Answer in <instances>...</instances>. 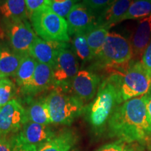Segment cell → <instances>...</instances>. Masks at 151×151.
<instances>
[{
  "label": "cell",
  "instance_id": "5",
  "mask_svg": "<svg viewBox=\"0 0 151 151\" xmlns=\"http://www.w3.org/2000/svg\"><path fill=\"white\" fill-rule=\"evenodd\" d=\"M51 123L70 125L84 112V103L71 93L55 88L46 97Z\"/></svg>",
  "mask_w": 151,
  "mask_h": 151
},
{
  "label": "cell",
  "instance_id": "12",
  "mask_svg": "<svg viewBox=\"0 0 151 151\" xmlns=\"http://www.w3.org/2000/svg\"><path fill=\"white\" fill-rule=\"evenodd\" d=\"M69 47L67 42L46 41L37 37L29 49V55L38 62L50 65L52 67L60 51L69 48Z\"/></svg>",
  "mask_w": 151,
  "mask_h": 151
},
{
  "label": "cell",
  "instance_id": "1",
  "mask_svg": "<svg viewBox=\"0 0 151 151\" xmlns=\"http://www.w3.org/2000/svg\"><path fill=\"white\" fill-rule=\"evenodd\" d=\"M109 137L128 143H143L151 136V124L147 116L144 95L124 101L109 119Z\"/></svg>",
  "mask_w": 151,
  "mask_h": 151
},
{
  "label": "cell",
  "instance_id": "21",
  "mask_svg": "<svg viewBox=\"0 0 151 151\" xmlns=\"http://www.w3.org/2000/svg\"><path fill=\"white\" fill-rule=\"evenodd\" d=\"M37 61L30 55L27 54L22 59L16 75V82L20 88H23L29 83L33 78Z\"/></svg>",
  "mask_w": 151,
  "mask_h": 151
},
{
  "label": "cell",
  "instance_id": "23",
  "mask_svg": "<svg viewBox=\"0 0 151 151\" xmlns=\"http://www.w3.org/2000/svg\"><path fill=\"white\" fill-rule=\"evenodd\" d=\"M151 14V0H133L120 22L126 20H139Z\"/></svg>",
  "mask_w": 151,
  "mask_h": 151
},
{
  "label": "cell",
  "instance_id": "17",
  "mask_svg": "<svg viewBox=\"0 0 151 151\" xmlns=\"http://www.w3.org/2000/svg\"><path fill=\"white\" fill-rule=\"evenodd\" d=\"M77 141V136L73 131L65 129L56 134L50 140L38 148L37 151H70Z\"/></svg>",
  "mask_w": 151,
  "mask_h": 151
},
{
  "label": "cell",
  "instance_id": "2",
  "mask_svg": "<svg viewBox=\"0 0 151 151\" xmlns=\"http://www.w3.org/2000/svg\"><path fill=\"white\" fill-rule=\"evenodd\" d=\"M121 104L116 76L113 73L100 83L93 101L84 109L87 121L95 133L104 131L111 115Z\"/></svg>",
  "mask_w": 151,
  "mask_h": 151
},
{
  "label": "cell",
  "instance_id": "11",
  "mask_svg": "<svg viewBox=\"0 0 151 151\" xmlns=\"http://www.w3.org/2000/svg\"><path fill=\"white\" fill-rule=\"evenodd\" d=\"M101 78L92 70L81 69L73 79L70 92L83 103L93 99L100 86Z\"/></svg>",
  "mask_w": 151,
  "mask_h": 151
},
{
  "label": "cell",
  "instance_id": "4",
  "mask_svg": "<svg viewBox=\"0 0 151 151\" xmlns=\"http://www.w3.org/2000/svg\"><path fill=\"white\" fill-rule=\"evenodd\" d=\"M34 31L41 39L46 41H70L67 20L44 4L30 16Z\"/></svg>",
  "mask_w": 151,
  "mask_h": 151
},
{
  "label": "cell",
  "instance_id": "3",
  "mask_svg": "<svg viewBox=\"0 0 151 151\" xmlns=\"http://www.w3.org/2000/svg\"><path fill=\"white\" fill-rule=\"evenodd\" d=\"M133 59L129 40L120 34L109 32L102 48L92 60V71L109 73H122L127 69Z\"/></svg>",
  "mask_w": 151,
  "mask_h": 151
},
{
  "label": "cell",
  "instance_id": "25",
  "mask_svg": "<svg viewBox=\"0 0 151 151\" xmlns=\"http://www.w3.org/2000/svg\"><path fill=\"white\" fill-rule=\"evenodd\" d=\"M16 94V85L10 79L6 78L0 83V107H3L14 98Z\"/></svg>",
  "mask_w": 151,
  "mask_h": 151
},
{
  "label": "cell",
  "instance_id": "15",
  "mask_svg": "<svg viewBox=\"0 0 151 151\" xmlns=\"http://www.w3.org/2000/svg\"><path fill=\"white\" fill-rule=\"evenodd\" d=\"M150 40L151 14L138 20L137 27L129 40L133 52V61L141 60L143 52Z\"/></svg>",
  "mask_w": 151,
  "mask_h": 151
},
{
  "label": "cell",
  "instance_id": "30",
  "mask_svg": "<svg viewBox=\"0 0 151 151\" xmlns=\"http://www.w3.org/2000/svg\"><path fill=\"white\" fill-rule=\"evenodd\" d=\"M141 62L151 76V40L143 52Z\"/></svg>",
  "mask_w": 151,
  "mask_h": 151
},
{
  "label": "cell",
  "instance_id": "6",
  "mask_svg": "<svg viewBox=\"0 0 151 151\" xmlns=\"http://www.w3.org/2000/svg\"><path fill=\"white\" fill-rule=\"evenodd\" d=\"M122 103L147 94L151 87V76L141 60L133 61L122 73H116Z\"/></svg>",
  "mask_w": 151,
  "mask_h": 151
},
{
  "label": "cell",
  "instance_id": "8",
  "mask_svg": "<svg viewBox=\"0 0 151 151\" xmlns=\"http://www.w3.org/2000/svg\"><path fill=\"white\" fill-rule=\"evenodd\" d=\"M78 71V60L72 50L68 48L62 50L52 66L54 88L66 92L70 90L71 82Z\"/></svg>",
  "mask_w": 151,
  "mask_h": 151
},
{
  "label": "cell",
  "instance_id": "31",
  "mask_svg": "<svg viewBox=\"0 0 151 151\" xmlns=\"http://www.w3.org/2000/svg\"><path fill=\"white\" fill-rule=\"evenodd\" d=\"M14 136L0 139V151H13Z\"/></svg>",
  "mask_w": 151,
  "mask_h": 151
},
{
  "label": "cell",
  "instance_id": "19",
  "mask_svg": "<svg viewBox=\"0 0 151 151\" xmlns=\"http://www.w3.org/2000/svg\"><path fill=\"white\" fill-rule=\"evenodd\" d=\"M0 15L2 20L27 19L25 0H0Z\"/></svg>",
  "mask_w": 151,
  "mask_h": 151
},
{
  "label": "cell",
  "instance_id": "10",
  "mask_svg": "<svg viewBox=\"0 0 151 151\" xmlns=\"http://www.w3.org/2000/svg\"><path fill=\"white\" fill-rule=\"evenodd\" d=\"M67 18L69 35L86 34L97 26L98 16L83 3L73 6Z\"/></svg>",
  "mask_w": 151,
  "mask_h": 151
},
{
  "label": "cell",
  "instance_id": "22",
  "mask_svg": "<svg viewBox=\"0 0 151 151\" xmlns=\"http://www.w3.org/2000/svg\"><path fill=\"white\" fill-rule=\"evenodd\" d=\"M71 48L78 60H81L83 63L92 61L93 59L94 55L88 43L86 34L73 35Z\"/></svg>",
  "mask_w": 151,
  "mask_h": 151
},
{
  "label": "cell",
  "instance_id": "27",
  "mask_svg": "<svg viewBox=\"0 0 151 151\" xmlns=\"http://www.w3.org/2000/svg\"><path fill=\"white\" fill-rule=\"evenodd\" d=\"M117 0H83V3L97 16Z\"/></svg>",
  "mask_w": 151,
  "mask_h": 151
},
{
  "label": "cell",
  "instance_id": "16",
  "mask_svg": "<svg viewBox=\"0 0 151 151\" xmlns=\"http://www.w3.org/2000/svg\"><path fill=\"white\" fill-rule=\"evenodd\" d=\"M133 0H117L98 16L97 25L110 29L120 22Z\"/></svg>",
  "mask_w": 151,
  "mask_h": 151
},
{
  "label": "cell",
  "instance_id": "9",
  "mask_svg": "<svg viewBox=\"0 0 151 151\" xmlns=\"http://www.w3.org/2000/svg\"><path fill=\"white\" fill-rule=\"evenodd\" d=\"M26 122L25 109L18 100H11L0 110V139L18 134Z\"/></svg>",
  "mask_w": 151,
  "mask_h": 151
},
{
  "label": "cell",
  "instance_id": "29",
  "mask_svg": "<svg viewBox=\"0 0 151 151\" xmlns=\"http://www.w3.org/2000/svg\"><path fill=\"white\" fill-rule=\"evenodd\" d=\"M13 151H37L36 146L25 143L19 139L18 134L14 135V150Z\"/></svg>",
  "mask_w": 151,
  "mask_h": 151
},
{
  "label": "cell",
  "instance_id": "7",
  "mask_svg": "<svg viewBox=\"0 0 151 151\" xmlns=\"http://www.w3.org/2000/svg\"><path fill=\"white\" fill-rule=\"evenodd\" d=\"M11 49L22 55L29 50L37 37L27 19L2 20Z\"/></svg>",
  "mask_w": 151,
  "mask_h": 151
},
{
  "label": "cell",
  "instance_id": "28",
  "mask_svg": "<svg viewBox=\"0 0 151 151\" xmlns=\"http://www.w3.org/2000/svg\"><path fill=\"white\" fill-rule=\"evenodd\" d=\"M95 151H137L132 146V143H128L121 140H117L113 142L104 145Z\"/></svg>",
  "mask_w": 151,
  "mask_h": 151
},
{
  "label": "cell",
  "instance_id": "20",
  "mask_svg": "<svg viewBox=\"0 0 151 151\" xmlns=\"http://www.w3.org/2000/svg\"><path fill=\"white\" fill-rule=\"evenodd\" d=\"M25 55L17 53L9 48L0 49V73L6 77L16 75Z\"/></svg>",
  "mask_w": 151,
  "mask_h": 151
},
{
  "label": "cell",
  "instance_id": "14",
  "mask_svg": "<svg viewBox=\"0 0 151 151\" xmlns=\"http://www.w3.org/2000/svg\"><path fill=\"white\" fill-rule=\"evenodd\" d=\"M17 134L23 142L36 146L38 149L56 134L48 125L27 121Z\"/></svg>",
  "mask_w": 151,
  "mask_h": 151
},
{
  "label": "cell",
  "instance_id": "35",
  "mask_svg": "<svg viewBox=\"0 0 151 151\" xmlns=\"http://www.w3.org/2000/svg\"><path fill=\"white\" fill-rule=\"evenodd\" d=\"M0 110H1V107H0Z\"/></svg>",
  "mask_w": 151,
  "mask_h": 151
},
{
  "label": "cell",
  "instance_id": "26",
  "mask_svg": "<svg viewBox=\"0 0 151 151\" xmlns=\"http://www.w3.org/2000/svg\"><path fill=\"white\" fill-rule=\"evenodd\" d=\"M81 0H47L46 4L57 14L63 18L67 16L68 14L74 5Z\"/></svg>",
  "mask_w": 151,
  "mask_h": 151
},
{
  "label": "cell",
  "instance_id": "18",
  "mask_svg": "<svg viewBox=\"0 0 151 151\" xmlns=\"http://www.w3.org/2000/svg\"><path fill=\"white\" fill-rule=\"evenodd\" d=\"M27 121L48 125L51 123L50 111L46 97L32 101L25 109Z\"/></svg>",
  "mask_w": 151,
  "mask_h": 151
},
{
  "label": "cell",
  "instance_id": "34",
  "mask_svg": "<svg viewBox=\"0 0 151 151\" xmlns=\"http://www.w3.org/2000/svg\"><path fill=\"white\" fill-rule=\"evenodd\" d=\"M149 148H150V150H151V141H150V145H149Z\"/></svg>",
  "mask_w": 151,
  "mask_h": 151
},
{
  "label": "cell",
  "instance_id": "32",
  "mask_svg": "<svg viewBox=\"0 0 151 151\" xmlns=\"http://www.w3.org/2000/svg\"><path fill=\"white\" fill-rule=\"evenodd\" d=\"M144 97L145 103H146L147 116H148V120L151 124V87L148 93L144 94Z\"/></svg>",
  "mask_w": 151,
  "mask_h": 151
},
{
  "label": "cell",
  "instance_id": "13",
  "mask_svg": "<svg viewBox=\"0 0 151 151\" xmlns=\"http://www.w3.org/2000/svg\"><path fill=\"white\" fill-rule=\"evenodd\" d=\"M52 86H53L52 67L37 62L33 78L27 86L21 88V91L26 97L31 98Z\"/></svg>",
  "mask_w": 151,
  "mask_h": 151
},
{
  "label": "cell",
  "instance_id": "33",
  "mask_svg": "<svg viewBox=\"0 0 151 151\" xmlns=\"http://www.w3.org/2000/svg\"><path fill=\"white\" fill-rule=\"evenodd\" d=\"M7 78L6 76H4V74H1V73H0V83H1V82H2V81L4 80V79Z\"/></svg>",
  "mask_w": 151,
  "mask_h": 151
},
{
  "label": "cell",
  "instance_id": "24",
  "mask_svg": "<svg viewBox=\"0 0 151 151\" xmlns=\"http://www.w3.org/2000/svg\"><path fill=\"white\" fill-rule=\"evenodd\" d=\"M109 31L108 28L97 25L86 34L88 43L94 57L97 55L101 50L109 34Z\"/></svg>",
  "mask_w": 151,
  "mask_h": 151
}]
</instances>
